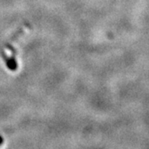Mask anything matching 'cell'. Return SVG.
<instances>
[{"label":"cell","mask_w":149,"mask_h":149,"mask_svg":"<svg viewBox=\"0 0 149 149\" xmlns=\"http://www.w3.org/2000/svg\"><path fill=\"white\" fill-rule=\"evenodd\" d=\"M2 56H3V57L4 59V61H5L8 68L10 69L11 70H15L17 69V64L16 62H15V61H14V59L8 57L3 52L2 53Z\"/></svg>","instance_id":"cell-1"},{"label":"cell","mask_w":149,"mask_h":149,"mask_svg":"<svg viewBox=\"0 0 149 149\" xmlns=\"http://www.w3.org/2000/svg\"><path fill=\"white\" fill-rule=\"evenodd\" d=\"M3 139L0 136V145H2L3 144Z\"/></svg>","instance_id":"cell-2"}]
</instances>
